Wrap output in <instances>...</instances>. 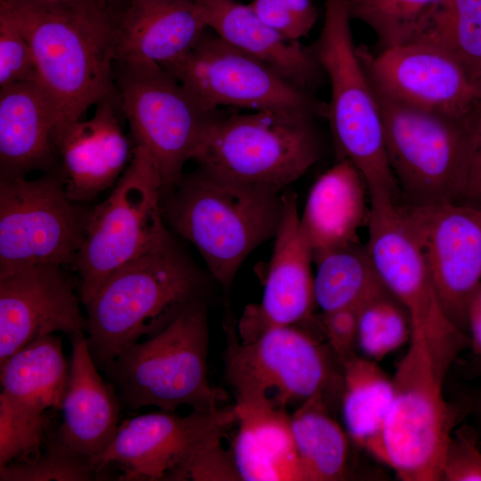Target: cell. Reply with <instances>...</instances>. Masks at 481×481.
Wrapping results in <instances>:
<instances>
[{
  "mask_svg": "<svg viewBox=\"0 0 481 481\" xmlns=\"http://www.w3.org/2000/svg\"><path fill=\"white\" fill-rule=\"evenodd\" d=\"M33 52L37 82L52 101L54 136L112 94L117 15L105 0H0Z\"/></svg>",
  "mask_w": 481,
  "mask_h": 481,
  "instance_id": "obj_1",
  "label": "cell"
},
{
  "mask_svg": "<svg viewBox=\"0 0 481 481\" xmlns=\"http://www.w3.org/2000/svg\"><path fill=\"white\" fill-rule=\"evenodd\" d=\"M469 348L461 331L412 333L392 378L393 398L382 436V462L404 481H442L445 451L462 412L448 403L444 382L456 357Z\"/></svg>",
  "mask_w": 481,
  "mask_h": 481,
  "instance_id": "obj_2",
  "label": "cell"
},
{
  "mask_svg": "<svg viewBox=\"0 0 481 481\" xmlns=\"http://www.w3.org/2000/svg\"><path fill=\"white\" fill-rule=\"evenodd\" d=\"M172 190L165 209L169 223L194 245L213 278L228 290L248 256L274 238L282 212L281 191L201 167Z\"/></svg>",
  "mask_w": 481,
  "mask_h": 481,
  "instance_id": "obj_3",
  "label": "cell"
},
{
  "mask_svg": "<svg viewBox=\"0 0 481 481\" xmlns=\"http://www.w3.org/2000/svg\"><path fill=\"white\" fill-rule=\"evenodd\" d=\"M201 279L172 240L111 274L85 305L89 351L102 371L126 347L200 300Z\"/></svg>",
  "mask_w": 481,
  "mask_h": 481,
  "instance_id": "obj_4",
  "label": "cell"
},
{
  "mask_svg": "<svg viewBox=\"0 0 481 481\" xmlns=\"http://www.w3.org/2000/svg\"><path fill=\"white\" fill-rule=\"evenodd\" d=\"M323 26L313 50L330 85L327 118L337 160L351 161L369 195L401 193L388 163L381 114L369 74L353 42L349 0H325Z\"/></svg>",
  "mask_w": 481,
  "mask_h": 481,
  "instance_id": "obj_5",
  "label": "cell"
},
{
  "mask_svg": "<svg viewBox=\"0 0 481 481\" xmlns=\"http://www.w3.org/2000/svg\"><path fill=\"white\" fill-rule=\"evenodd\" d=\"M208 329L201 300L182 310L165 328L122 351L104 371L121 404L134 410L181 405L208 411L228 400L208 378Z\"/></svg>",
  "mask_w": 481,
  "mask_h": 481,
  "instance_id": "obj_6",
  "label": "cell"
},
{
  "mask_svg": "<svg viewBox=\"0 0 481 481\" xmlns=\"http://www.w3.org/2000/svg\"><path fill=\"white\" fill-rule=\"evenodd\" d=\"M313 119L277 111L218 113L191 159L223 176L282 191L321 155Z\"/></svg>",
  "mask_w": 481,
  "mask_h": 481,
  "instance_id": "obj_7",
  "label": "cell"
},
{
  "mask_svg": "<svg viewBox=\"0 0 481 481\" xmlns=\"http://www.w3.org/2000/svg\"><path fill=\"white\" fill-rule=\"evenodd\" d=\"M161 179L153 159L135 146L132 160L110 196L86 217L74 265L85 306L121 267L171 239L160 206Z\"/></svg>",
  "mask_w": 481,
  "mask_h": 481,
  "instance_id": "obj_8",
  "label": "cell"
},
{
  "mask_svg": "<svg viewBox=\"0 0 481 481\" xmlns=\"http://www.w3.org/2000/svg\"><path fill=\"white\" fill-rule=\"evenodd\" d=\"M371 81L401 201L412 205L456 202L466 178L470 119L412 106L385 94Z\"/></svg>",
  "mask_w": 481,
  "mask_h": 481,
  "instance_id": "obj_9",
  "label": "cell"
},
{
  "mask_svg": "<svg viewBox=\"0 0 481 481\" xmlns=\"http://www.w3.org/2000/svg\"><path fill=\"white\" fill-rule=\"evenodd\" d=\"M225 377L237 399H270L287 407L317 395L330 404L342 394L341 365L329 347L297 325L267 330L242 342L226 325ZM271 400V399H270Z\"/></svg>",
  "mask_w": 481,
  "mask_h": 481,
  "instance_id": "obj_10",
  "label": "cell"
},
{
  "mask_svg": "<svg viewBox=\"0 0 481 481\" xmlns=\"http://www.w3.org/2000/svg\"><path fill=\"white\" fill-rule=\"evenodd\" d=\"M119 64L120 103L135 146L153 159L163 191L172 190L218 110L206 107L158 64Z\"/></svg>",
  "mask_w": 481,
  "mask_h": 481,
  "instance_id": "obj_11",
  "label": "cell"
},
{
  "mask_svg": "<svg viewBox=\"0 0 481 481\" xmlns=\"http://www.w3.org/2000/svg\"><path fill=\"white\" fill-rule=\"evenodd\" d=\"M162 68L212 110L231 106L327 118V103L208 30L187 53Z\"/></svg>",
  "mask_w": 481,
  "mask_h": 481,
  "instance_id": "obj_12",
  "label": "cell"
},
{
  "mask_svg": "<svg viewBox=\"0 0 481 481\" xmlns=\"http://www.w3.org/2000/svg\"><path fill=\"white\" fill-rule=\"evenodd\" d=\"M67 194L62 177L0 178V274L75 262L86 217Z\"/></svg>",
  "mask_w": 481,
  "mask_h": 481,
  "instance_id": "obj_13",
  "label": "cell"
},
{
  "mask_svg": "<svg viewBox=\"0 0 481 481\" xmlns=\"http://www.w3.org/2000/svg\"><path fill=\"white\" fill-rule=\"evenodd\" d=\"M69 372L55 334L30 342L0 364V468L41 452L61 409Z\"/></svg>",
  "mask_w": 481,
  "mask_h": 481,
  "instance_id": "obj_14",
  "label": "cell"
},
{
  "mask_svg": "<svg viewBox=\"0 0 481 481\" xmlns=\"http://www.w3.org/2000/svg\"><path fill=\"white\" fill-rule=\"evenodd\" d=\"M237 423L233 406L192 411L181 416L161 410L122 423L94 464L101 473L110 465L120 467L119 480H175L201 449Z\"/></svg>",
  "mask_w": 481,
  "mask_h": 481,
  "instance_id": "obj_15",
  "label": "cell"
},
{
  "mask_svg": "<svg viewBox=\"0 0 481 481\" xmlns=\"http://www.w3.org/2000/svg\"><path fill=\"white\" fill-rule=\"evenodd\" d=\"M400 206L445 314L468 335V304L481 283V208L455 201Z\"/></svg>",
  "mask_w": 481,
  "mask_h": 481,
  "instance_id": "obj_16",
  "label": "cell"
},
{
  "mask_svg": "<svg viewBox=\"0 0 481 481\" xmlns=\"http://www.w3.org/2000/svg\"><path fill=\"white\" fill-rule=\"evenodd\" d=\"M358 53L372 82L389 96L432 112L469 120L481 102V84L451 55L429 45L407 43Z\"/></svg>",
  "mask_w": 481,
  "mask_h": 481,
  "instance_id": "obj_17",
  "label": "cell"
},
{
  "mask_svg": "<svg viewBox=\"0 0 481 481\" xmlns=\"http://www.w3.org/2000/svg\"><path fill=\"white\" fill-rule=\"evenodd\" d=\"M369 197L366 245L382 282L408 311L412 333L444 336L459 331L441 306L400 201L385 195Z\"/></svg>",
  "mask_w": 481,
  "mask_h": 481,
  "instance_id": "obj_18",
  "label": "cell"
},
{
  "mask_svg": "<svg viewBox=\"0 0 481 481\" xmlns=\"http://www.w3.org/2000/svg\"><path fill=\"white\" fill-rule=\"evenodd\" d=\"M299 218L297 195L284 192L261 302L247 306L236 326L242 342H250L272 328L314 319V253Z\"/></svg>",
  "mask_w": 481,
  "mask_h": 481,
  "instance_id": "obj_19",
  "label": "cell"
},
{
  "mask_svg": "<svg viewBox=\"0 0 481 481\" xmlns=\"http://www.w3.org/2000/svg\"><path fill=\"white\" fill-rule=\"evenodd\" d=\"M60 267L37 265L0 274V364L41 337L86 331L74 287Z\"/></svg>",
  "mask_w": 481,
  "mask_h": 481,
  "instance_id": "obj_20",
  "label": "cell"
},
{
  "mask_svg": "<svg viewBox=\"0 0 481 481\" xmlns=\"http://www.w3.org/2000/svg\"><path fill=\"white\" fill-rule=\"evenodd\" d=\"M208 27L224 41L264 62L285 79L312 93L324 74L312 48L265 23L250 4L235 0H194Z\"/></svg>",
  "mask_w": 481,
  "mask_h": 481,
  "instance_id": "obj_21",
  "label": "cell"
},
{
  "mask_svg": "<svg viewBox=\"0 0 481 481\" xmlns=\"http://www.w3.org/2000/svg\"><path fill=\"white\" fill-rule=\"evenodd\" d=\"M111 94L98 102L90 120L74 122L53 138L61 159L65 189L74 202L92 200L112 186L128 159V143Z\"/></svg>",
  "mask_w": 481,
  "mask_h": 481,
  "instance_id": "obj_22",
  "label": "cell"
},
{
  "mask_svg": "<svg viewBox=\"0 0 481 481\" xmlns=\"http://www.w3.org/2000/svg\"><path fill=\"white\" fill-rule=\"evenodd\" d=\"M70 340L72 355L57 436L62 444L93 461L108 448L118 430L121 402L115 386L98 372L86 336L75 335Z\"/></svg>",
  "mask_w": 481,
  "mask_h": 481,
  "instance_id": "obj_23",
  "label": "cell"
},
{
  "mask_svg": "<svg viewBox=\"0 0 481 481\" xmlns=\"http://www.w3.org/2000/svg\"><path fill=\"white\" fill-rule=\"evenodd\" d=\"M207 30L194 0L127 3L117 16V61L163 67L187 53Z\"/></svg>",
  "mask_w": 481,
  "mask_h": 481,
  "instance_id": "obj_24",
  "label": "cell"
},
{
  "mask_svg": "<svg viewBox=\"0 0 481 481\" xmlns=\"http://www.w3.org/2000/svg\"><path fill=\"white\" fill-rule=\"evenodd\" d=\"M231 450L240 480L304 481L285 407L267 398L237 399Z\"/></svg>",
  "mask_w": 481,
  "mask_h": 481,
  "instance_id": "obj_25",
  "label": "cell"
},
{
  "mask_svg": "<svg viewBox=\"0 0 481 481\" xmlns=\"http://www.w3.org/2000/svg\"><path fill=\"white\" fill-rule=\"evenodd\" d=\"M56 110L35 80L0 90L1 175H24L53 161Z\"/></svg>",
  "mask_w": 481,
  "mask_h": 481,
  "instance_id": "obj_26",
  "label": "cell"
},
{
  "mask_svg": "<svg viewBox=\"0 0 481 481\" xmlns=\"http://www.w3.org/2000/svg\"><path fill=\"white\" fill-rule=\"evenodd\" d=\"M367 192L363 175L347 159L337 160L316 180L299 218L314 255L358 241L368 221Z\"/></svg>",
  "mask_w": 481,
  "mask_h": 481,
  "instance_id": "obj_27",
  "label": "cell"
},
{
  "mask_svg": "<svg viewBox=\"0 0 481 481\" xmlns=\"http://www.w3.org/2000/svg\"><path fill=\"white\" fill-rule=\"evenodd\" d=\"M342 416L352 442L382 461V436L393 398L392 378L357 354L341 364Z\"/></svg>",
  "mask_w": 481,
  "mask_h": 481,
  "instance_id": "obj_28",
  "label": "cell"
},
{
  "mask_svg": "<svg viewBox=\"0 0 481 481\" xmlns=\"http://www.w3.org/2000/svg\"><path fill=\"white\" fill-rule=\"evenodd\" d=\"M322 395L303 402L290 414V425L304 481H338L348 475L350 439L332 417Z\"/></svg>",
  "mask_w": 481,
  "mask_h": 481,
  "instance_id": "obj_29",
  "label": "cell"
},
{
  "mask_svg": "<svg viewBox=\"0 0 481 481\" xmlns=\"http://www.w3.org/2000/svg\"><path fill=\"white\" fill-rule=\"evenodd\" d=\"M315 305L322 313L362 306L386 288L367 245L359 241L314 255Z\"/></svg>",
  "mask_w": 481,
  "mask_h": 481,
  "instance_id": "obj_30",
  "label": "cell"
},
{
  "mask_svg": "<svg viewBox=\"0 0 481 481\" xmlns=\"http://www.w3.org/2000/svg\"><path fill=\"white\" fill-rule=\"evenodd\" d=\"M408 43L445 52L481 84V0H439Z\"/></svg>",
  "mask_w": 481,
  "mask_h": 481,
  "instance_id": "obj_31",
  "label": "cell"
},
{
  "mask_svg": "<svg viewBox=\"0 0 481 481\" xmlns=\"http://www.w3.org/2000/svg\"><path fill=\"white\" fill-rule=\"evenodd\" d=\"M411 336L409 313L387 288L360 307L357 348L363 356L380 360L410 341Z\"/></svg>",
  "mask_w": 481,
  "mask_h": 481,
  "instance_id": "obj_32",
  "label": "cell"
},
{
  "mask_svg": "<svg viewBox=\"0 0 481 481\" xmlns=\"http://www.w3.org/2000/svg\"><path fill=\"white\" fill-rule=\"evenodd\" d=\"M35 457L0 468V481H91L104 479L92 459L62 444L52 428Z\"/></svg>",
  "mask_w": 481,
  "mask_h": 481,
  "instance_id": "obj_33",
  "label": "cell"
},
{
  "mask_svg": "<svg viewBox=\"0 0 481 481\" xmlns=\"http://www.w3.org/2000/svg\"><path fill=\"white\" fill-rule=\"evenodd\" d=\"M439 0H349L352 19L368 25L381 50L407 44Z\"/></svg>",
  "mask_w": 481,
  "mask_h": 481,
  "instance_id": "obj_34",
  "label": "cell"
},
{
  "mask_svg": "<svg viewBox=\"0 0 481 481\" xmlns=\"http://www.w3.org/2000/svg\"><path fill=\"white\" fill-rule=\"evenodd\" d=\"M30 80L37 81L31 47L12 18L0 10V88Z\"/></svg>",
  "mask_w": 481,
  "mask_h": 481,
  "instance_id": "obj_35",
  "label": "cell"
},
{
  "mask_svg": "<svg viewBox=\"0 0 481 481\" xmlns=\"http://www.w3.org/2000/svg\"><path fill=\"white\" fill-rule=\"evenodd\" d=\"M249 4L265 23L294 40L307 36L317 19L311 0H253Z\"/></svg>",
  "mask_w": 481,
  "mask_h": 481,
  "instance_id": "obj_36",
  "label": "cell"
},
{
  "mask_svg": "<svg viewBox=\"0 0 481 481\" xmlns=\"http://www.w3.org/2000/svg\"><path fill=\"white\" fill-rule=\"evenodd\" d=\"M442 481H481V446L473 427L463 425L452 434L446 447Z\"/></svg>",
  "mask_w": 481,
  "mask_h": 481,
  "instance_id": "obj_37",
  "label": "cell"
},
{
  "mask_svg": "<svg viewBox=\"0 0 481 481\" xmlns=\"http://www.w3.org/2000/svg\"><path fill=\"white\" fill-rule=\"evenodd\" d=\"M362 306H348L322 313L318 320L327 345L341 364L355 355L357 348L358 319Z\"/></svg>",
  "mask_w": 481,
  "mask_h": 481,
  "instance_id": "obj_38",
  "label": "cell"
},
{
  "mask_svg": "<svg viewBox=\"0 0 481 481\" xmlns=\"http://www.w3.org/2000/svg\"><path fill=\"white\" fill-rule=\"evenodd\" d=\"M470 141L466 178L456 202L481 208V102L469 120Z\"/></svg>",
  "mask_w": 481,
  "mask_h": 481,
  "instance_id": "obj_39",
  "label": "cell"
},
{
  "mask_svg": "<svg viewBox=\"0 0 481 481\" xmlns=\"http://www.w3.org/2000/svg\"><path fill=\"white\" fill-rule=\"evenodd\" d=\"M469 347L481 371V283L471 295L467 307Z\"/></svg>",
  "mask_w": 481,
  "mask_h": 481,
  "instance_id": "obj_40",
  "label": "cell"
},
{
  "mask_svg": "<svg viewBox=\"0 0 481 481\" xmlns=\"http://www.w3.org/2000/svg\"><path fill=\"white\" fill-rule=\"evenodd\" d=\"M477 415H478L479 422L481 425V398L479 400L478 406H477Z\"/></svg>",
  "mask_w": 481,
  "mask_h": 481,
  "instance_id": "obj_41",
  "label": "cell"
},
{
  "mask_svg": "<svg viewBox=\"0 0 481 481\" xmlns=\"http://www.w3.org/2000/svg\"><path fill=\"white\" fill-rule=\"evenodd\" d=\"M116 1H121L126 3L135 2V1H143V0H116Z\"/></svg>",
  "mask_w": 481,
  "mask_h": 481,
  "instance_id": "obj_42",
  "label": "cell"
}]
</instances>
